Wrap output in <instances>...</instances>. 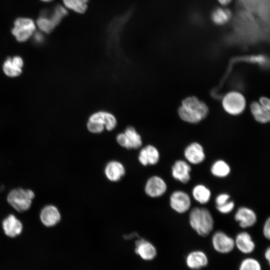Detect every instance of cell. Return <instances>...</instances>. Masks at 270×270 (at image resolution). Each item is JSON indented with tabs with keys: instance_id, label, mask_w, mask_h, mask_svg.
Returning a JSON list of instances; mask_svg holds the SVG:
<instances>
[{
	"instance_id": "cell-14",
	"label": "cell",
	"mask_w": 270,
	"mask_h": 270,
	"mask_svg": "<svg viewBox=\"0 0 270 270\" xmlns=\"http://www.w3.org/2000/svg\"><path fill=\"white\" fill-rule=\"evenodd\" d=\"M42 224L46 227H52L58 224L61 220V214L58 208L52 204L44 206L40 214Z\"/></svg>"
},
{
	"instance_id": "cell-33",
	"label": "cell",
	"mask_w": 270,
	"mask_h": 270,
	"mask_svg": "<svg viewBox=\"0 0 270 270\" xmlns=\"http://www.w3.org/2000/svg\"><path fill=\"white\" fill-rule=\"evenodd\" d=\"M249 61L253 62H256L260 64H265L266 62V58L262 55L254 56L248 58Z\"/></svg>"
},
{
	"instance_id": "cell-22",
	"label": "cell",
	"mask_w": 270,
	"mask_h": 270,
	"mask_svg": "<svg viewBox=\"0 0 270 270\" xmlns=\"http://www.w3.org/2000/svg\"><path fill=\"white\" fill-rule=\"evenodd\" d=\"M193 198L201 204H205L209 202L212 196L210 190L203 184H197L192 190Z\"/></svg>"
},
{
	"instance_id": "cell-34",
	"label": "cell",
	"mask_w": 270,
	"mask_h": 270,
	"mask_svg": "<svg viewBox=\"0 0 270 270\" xmlns=\"http://www.w3.org/2000/svg\"><path fill=\"white\" fill-rule=\"evenodd\" d=\"M259 103L264 107L268 110H270V100L264 96L261 97L259 100Z\"/></svg>"
},
{
	"instance_id": "cell-6",
	"label": "cell",
	"mask_w": 270,
	"mask_h": 270,
	"mask_svg": "<svg viewBox=\"0 0 270 270\" xmlns=\"http://www.w3.org/2000/svg\"><path fill=\"white\" fill-rule=\"evenodd\" d=\"M36 28V24L32 20L19 18L14 21L12 32L18 42H24L32 35Z\"/></svg>"
},
{
	"instance_id": "cell-20",
	"label": "cell",
	"mask_w": 270,
	"mask_h": 270,
	"mask_svg": "<svg viewBox=\"0 0 270 270\" xmlns=\"http://www.w3.org/2000/svg\"><path fill=\"white\" fill-rule=\"evenodd\" d=\"M125 172L124 165L116 160L108 162L104 168V174L106 178L112 182L118 181L124 175Z\"/></svg>"
},
{
	"instance_id": "cell-15",
	"label": "cell",
	"mask_w": 270,
	"mask_h": 270,
	"mask_svg": "<svg viewBox=\"0 0 270 270\" xmlns=\"http://www.w3.org/2000/svg\"><path fill=\"white\" fill-rule=\"evenodd\" d=\"M2 228L6 236L14 238L22 233L23 226L21 221L14 215L10 214L2 220Z\"/></svg>"
},
{
	"instance_id": "cell-36",
	"label": "cell",
	"mask_w": 270,
	"mask_h": 270,
	"mask_svg": "<svg viewBox=\"0 0 270 270\" xmlns=\"http://www.w3.org/2000/svg\"><path fill=\"white\" fill-rule=\"evenodd\" d=\"M222 5L226 6L232 0H218Z\"/></svg>"
},
{
	"instance_id": "cell-13",
	"label": "cell",
	"mask_w": 270,
	"mask_h": 270,
	"mask_svg": "<svg viewBox=\"0 0 270 270\" xmlns=\"http://www.w3.org/2000/svg\"><path fill=\"white\" fill-rule=\"evenodd\" d=\"M184 155L188 162L194 165L202 164L206 158L204 148L197 142L189 144L184 148Z\"/></svg>"
},
{
	"instance_id": "cell-9",
	"label": "cell",
	"mask_w": 270,
	"mask_h": 270,
	"mask_svg": "<svg viewBox=\"0 0 270 270\" xmlns=\"http://www.w3.org/2000/svg\"><path fill=\"white\" fill-rule=\"evenodd\" d=\"M212 242L214 248L221 254L231 252L234 247V240L223 231L216 232L212 236Z\"/></svg>"
},
{
	"instance_id": "cell-10",
	"label": "cell",
	"mask_w": 270,
	"mask_h": 270,
	"mask_svg": "<svg viewBox=\"0 0 270 270\" xmlns=\"http://www.w3.org/2000/svg\"><path fill=\"white\" fill-rule=\"evenodd\" d=\"M192 168L186 160H178L172 164L171 168L172 177L180 182L186 184L191 179Z\"/></svg>"
},
{
	"instance_id": "cell-21",
	"label": "cell",
	"mask_w": 270,
	"mask_h": 270,
	"mask_svg": "<svg viewBox=\"0 0 270 270\" xmlns=\"http://www.w3.org/2000/svg\"><path fill=\"white\" fill-rule=\"evenodd\" d=\"M24 62L22 58L18 56L8 58L3 65V70L8 76L15 77L22 72Z\"/></svg>"
},
{
	"instance_id": "cell-16",
	"label": "cell",
	"mask_w": 270,
	"mask_h": 270,
	"mask_svg": "<svg viewBox=\"0 0 270 270\" xmlns=\"http://www.w3.org/2000/svg\"><path fill=\"white\" fill-rule=\"evenodd\" d=\"M160 154L158 148L153 145L148 144L141 148L138 156L139 162L143 166L156 164Z\"/></svg>"
},
{
	"instance_id": "cell-25",
	"label": "cell",
	"mask_w": 270,
	"mask_h": 270,
	"mask_svg": "<svg viewBox=\"0 0 270 270\" xmlns=\"http://www.w3.org/2000/svg\"><path fill=\"white\" fill-rule=\"evenodd\" d=\"M250 110L255 120L260 123H266L270 120V110L259 102H254L250 104Z\"/></svg>"
},
{
	"instance_id": "cell-11",
	"label": "cell",
	"mask_w": 270,
	"mask_h": 270,
	"mask_svg": "<svg viewBox=\"0 0 270 270\" xmlns=\"http://www.w3.org/2000/svg\"><path fill=\"white\" fill-rule=\"evenodd\" d=\"M167 188V184L162 178L153 176L148 180L144 187V191L148 196L156 198L164 195Z\"/></svg>"
},
{
	"instance_id": "cell-2",
	"label": "cell",
	"mask_w": 270,
	"mask_h": 270,
	"mask_svg": "<svg viewBox=\"0 0 270 270\" xmlns=\"http://www.w3.org/2000/svg\"><path fill=\"white\" fill-rule=\"evenodd\" d=\"M208 108L195 96L188 97L182 101L178 112L182 120L196 123L204 118L208 113Z\"/></svg>"
},
{
	"instance_id": "cell-27",
	"label": "cell",
	"mask_w": 270,
	"mask_h": 270,
	"mask_svg": "<svg viewBox=\"0 0 270 270\" xmlns=\"http://www.w3.org/2000/svg\"><path fill=\"white\" fill-rule=\"evenodd\" d=\"M90 0H62L64 7L78 14L84 13Z\"/></svg>"
},
{
	"instance_id": "cell-26",
	"label": "cell",
	"mask_w": 270,
	"mask_h": 270,
	"mask_svg": "<svg viewBox=\"0 0 270 270\" xmlns=\"http://www.w3.org/2000/svg\"><path fill=\"white\" fill-rule=\"evenodd\" d=\"M231 16V12L227 8H218L212 14V21L218 25L226 24L230 20Z\"/></svg>"
},
{
	"instance_id": "cell-18",
	"label": "cell",
	"mask_w": 270,
	"mask_h": 270,
	"mask_svg": "<svg viewBox=\"0 0 270 270\" xmlns=\"http://www.w3.org/2000/svg\"><path fill=\"white\" fill-rule=\"evenodd\" d=\"M234 240L235 246L242 253L250 254L255 248V243L247 232H241L238 234Z\"/></svg>"
},
{
	"instance_id": "cell-3",
	"label": "cell",
	"mask_w": 270,
	"mask_h": 270,
	"mask_svg": "<svg viewBox=\"0 0 270 270\" xmlns=\"http://www.w3.org/2000/svg\"><path fill=\"white\" fill-rule=\"evenodd\" d=\"M34 196V193L32 190L18 188H14L8 192L6 200L16 212H22L30 209Z\"/></svg>"
},
{
	"instance_id": "cell-31",
	"label": "cell",
	"mask_w": 270,
	"mask_h": 270,
	"mask_svg": "<svg viewBox=\"0 0 270 270\" xmlns=\"http://www.w3.org/2000/svg\"><path fill=\"white\" fill-rule=\"evenodd\" d=\"M230 196L227 193H221L216 196L214 202L216 206H220L230 200Z\"/></svg>"
},
{
	"instance_id": "cell-23",
	"label": "cell",
	"mask_w": 270,
	"mask_h": 270,
	"mask_svg": "<svg viewBox=\"0 0 270 270\" xmlns=\"http://www.w3.org/2000/svg\"><path fill=\"white\" fill-rule=\"evenodd\" d=\"M128 142V149H138L142 144L141 136L132 126H128L124 131Z\"/></svg>"
},
{
	"instance_id": "cell-12",
	"label": "cell",
	"mask_w": 270,
	"mask_h": 270,
	"mask_svg": "<svg viewBox=\"0 0 270 270\" xmlns=\"http://www.w3.org/2000/svg\"><path fill=\"white\" fill-rule=\"evenodd\" d=\"M234 218L239 226L243 228L253 226L258 220L256 212L252 208L244 206L238 208L234 214Z\"/></svg>"
},
{
	"instance_id": "cell-4",
	"label": "cell",
	"mask_w": 270,
	"mask_h": 270,
	"mask_svg": "<svg viewBox=\"0 0 270 270\" xmlns=\"http://www.w3.org/2000/svg\"><path fill=\"white\" fill-rule=\"evenodd\" d=\"M67 14L68 10L66 8L58 4L55 6L50 14H42L36 20V24L40 30L50 34Z\"/></svg>"
},
{
	"instance_id": "cell-29",
	"label": "cell",
	"mask_w": 270,
	"mask_h": 270,
	"mask_svg": "<svg viewBox=\"0 0 270 270\" xmlns=\"http://www.w3.org/2000/svg\"><path fill=\"white\" fill-rule=\"evenodd\" d=\"M235 206L234 202L231 200H228L226 203L220 206H216V210L222 214H228L231 212Z\"/></svg>"
},
{
	"instance_id": "cell-35",
	"label": "cell",
	"mask_w": 270,
	"mask_h": 270,
	"mask_svg": "<svg viewBox=\"0 0 270 270\" xmlns=\"http://www.w3.org/2000/svg\"><path fill=\"white\" fill-rule=\"evenodd\" d=\"M264 257L270 264V248L268 247L264 252Z\"/></svg>"
},
{
	"instance_id": "cell-32",
	"label": "cell",
	"mask_w": 270,
	"mask_h": 270,
	"mask_svg": "<svg viewBox=\"0 0 270 270\" xmlns=\"http://www.w3.org/2000/svg\"><path fill=\"white\" fill-rule=\"evenodd\" d=\"M264 236L269 240L270 239V218L268 217L266 220L262 229Z\"/></svg>"
},
{
	"instance_id": "cell-28",
	"label": "cell",
	"mask_w": 270,
	"mask_h": 270,
	"mask_svg": "<svg viewBox=\"0 0 270 270\" xmlns=\"http://www.w3.org/2000/svg\"><path fill=\"white\" fill-rule=\"evenodd\" d=\"M239 270H261V266L256 260L246 258L240 263Z\"/></svg>"
},
{
	"instance_id": "cell-17",
	"label": "cell",
	"mask_w": 270,
	"mask_h": 270,
	"mask_svg": "<svg viewBox=\"0 0 270 270\" xmlns=\"http://www.w3.org/2000/svg\"><path fill=\"white\" fill-rule=\"evenodd\" d=\"M135 252L145 260H154L157 254L156 249L154 244L144 239L138 240L136 242Z\"/></svg>"
},
{
	"instance_id": "cell-37",
	"label": "cell",
	"mask_w": 270,
	"mask_h": 270,
	"mask_svg": "<svg viewBox=\"0 0 270 270\" xmlns=\"http://www.w3.org/2000/svg\"><path fill=\"white\" fill-rule=\"evenodd\" d=\"M42 1H43V2H50L52 0H40Z\"/></svg>"
},
{
	"instance_id": "cell-8",
	"label": "cell",
	"mask_w": 270,
	"mask_h": 270,
	"mask_svg": "<svg viewBox=\"0 0 270 270\" xmlns=\"http://www.w3.org/2000/svg\"><path fill=\"white\" fill-rule=\"evenodd\" d=\"M102 126L105 130L110 132L114 130L118 125V120L112 112L106 110H98L92 114L88 120Z\"/></svg>"
},
{
	"instance_id": "cell-30",
	"label": "cell",
	"mask_w": 270,
	"mask_h": 270,
	"mask_svg": "<svg viewBox=\"0 0 270 270\" xmlns=\"http://www.w3.org/2000/svg\"><path fill=\"white\" fill-rule=\"evenodd\" d=\"M240 1L248 11L256 12L260 0H240Z\"/></svg>"
},
{
	"instance_id": "cell-1",
	"label": "cell",
	"mask_w": 270,
	"mask_h": 270,
	"mask_svg": "<svg viewBox=\"0 0 270 270\" xmlns=\"http://www.w3.org/2000/svg\"><path fill=\"white\" fill-rule=\"evenodd\" d=\"M188 222L192 228L200 236L206 237L212 231L214 219L206 208L194 207L188 214Z\"/></svg>"
},
{
	"instance_id": "cell-19",
	"label": "cell",
	"mask_w": 270,
	"mask_h": 270,
	"mask_svg": "<svg viewBox=\"0 0 270 270\" xmlns=\"http://www.w3.org/2000/svg\"><path fill=\"white\" fill-rule=\"evenodd\" d=\"M186 264L190 268L198 270L207 266L208 258L204 252L201 250H194L188 254Z\"/></svg>"
},
{
	"instance_id": "cell-24",
	"label": "cell",
	"mask_w": 270,
	"mask_h": 270,
	"mask_svg": "<svg viewBox=\"0 0 270 270\" xmlns=\"http://www.w3.org/2000/svg\"><path fill=\"white\" fill-rule=\"evenodd\" d=\"M212 174L218 178H224L231 172L229 164L223 160H217L212 164L210 168Z\"/></svg>"
},
{
	"instance_id": "cell-5",
	"label": "cell",
	"mask_w": 270,
	"mask_h": 270,
	"mask_svg": "<svg viewBox=\"0 0 270 270\" xmlns=\"http://www.w3.org/2000/svg\"><path fill=\"white\" fill-rule=\"evenodd\" d=\"M246 104L244 97L236 92H228L222 100L224 109L232 115H238L242 113L245 108Z\"/></svg>"
},
{
	"instance_id": "cell-7",
	"label": "cell",
	"mask_w": 270,
	"mask_h": 270,
	"mask_svg": "<svg viewBox=\"0 0 270 270\" xmlns=\"http://www.w3.org/2000/svg\"><path fill=\"white\" fill-rule=\"evenodd\" d=\"M170 205L173 210L178 214H183L190 208L191 198L186 192L176 190L170 196Z\"/></svg>"
}]
</instances>
